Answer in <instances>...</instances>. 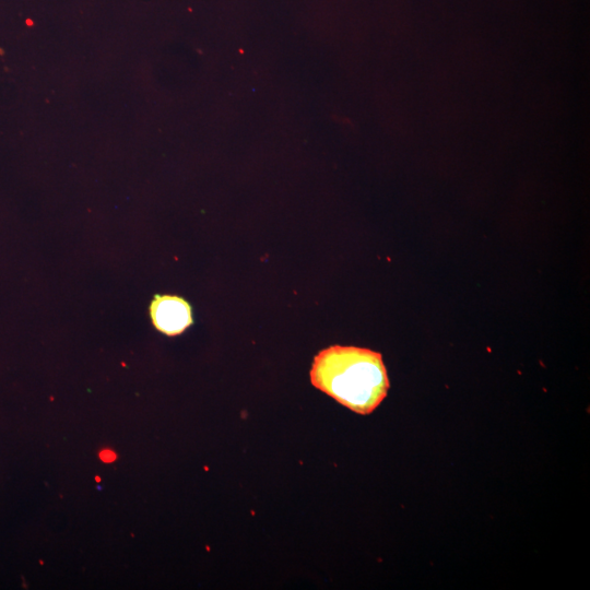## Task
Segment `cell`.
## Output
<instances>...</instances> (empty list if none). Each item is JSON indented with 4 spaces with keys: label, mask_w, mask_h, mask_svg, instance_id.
Returning a JSON list of instances; mask_svg holds the SVG:
<instances>
[{
    "label": "cell",
    "mask_w": 590,
    "mask_h": 590,
    "mask_svg": "<svg viewBox=\"0 0 590 590\" xmlns=\"http://www.w3.org/2000/svg\"><path fill=\"white\" fill-rule=\"evenodd\" d=\"M311 384L359 414L371 413L389 389L380 353L356 346L333 345L320 351L310 370Z\"/></svg>",
    "instance_id": "6da1fadb"
},
{
    "label": "cell",
    "mask_w": 590,
    "mask_h": 590,
    "mask_svg": "<svg viewBox=\"0 0 590 590\" xmlns=\"http://www.w3.org/2000/svg\"><path fill=\"white\" fill-rule=\"evenodd\" d=\"M153 326L166 335L182 333L192 323L188 302L175 295H155L150 306Z\"/></svg>",
    "instance_id": "7a4b0ae2"
}]
</instances>
